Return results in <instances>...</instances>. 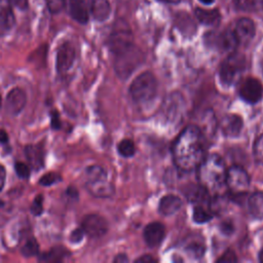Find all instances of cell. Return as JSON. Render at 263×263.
I'll return each mask as SVG.
<instances>
[{
	"label": "cell",
	"mask_w": 263,
	"mask_h": 263,
	"mask_svg": "<svg viewBox=\"0 0 263 263\" xmlns=\"http://www.w3.org/2000/svg\"><path fill=\"white\" fill-rule=\"evenodd\" d=\"M194 14L201 24L206 26L217 25L221 18V14L217 9H204L196 7L194 9Z\"/></svg>",
	"instance_id": "obj_22"
},
{
	"label": "cell",
	"mask_w": 263,
	"mask_h": 263,
	"mask_svg": "<svg viewBox=\"0 0 263 263\" xmlns=\"http://www.w3.org/2000/svg\"><path fill=\"white\" fill-rule=\"evenodd\" d=\"M46 4L51 13H59L66 5V0H46Z\"/></svg>",
	"instance_id": "obj_35"
},
{
	"label": "cell",
	"mask_w": 263,
	"mask_h": 263,
	"mask_svg": "<svg viewBox=\"0 0 263 263\" xmlns=\"http://www.w3.org/2000/svg\"><path fill=\"white\" fill-rule=\"evenodd\" d=\"M238 93L245 102L249 104H256L262 98L263 86L258 79L254 77H247L239 83Z\"/></svg>",
	"instance_id": "obj_8"
},
{
	"label": "cell",
	"mask_w": 263,
	"mask_h": 263,
	"mask_svg": "<svg viewBox=\"0 0 263 263\" xmlns=\"http://www.w3.org/2000/svg\"><path fill=\"white\" fill-rule=\"evenodd\" d=\"M242 128V119L236 114L225 115L221 121V129L225 136L236 137Z\"/></svg>",
	"instance_id": "obj_17"
},
{
	"label": "cell",
	"mask_w": 263,
	"mask_h": 263,
	"mask_svg": "<svg viewBox=\"0 0 263 263\" xmlns=\"http://www.w3.org/2000/svg\"><path fill=\"white\" fill-rule=\"evenodd\" d=\"M235 7L242 11L255 12L263 9V0H233Z\"/></svg>",
	"instance_id": "obj_25"
},
{
	"label": "cell",
	"mask_w": 263,
	"mask_h": 263,
	"mask_svg": "<svg viewBox=\"0 0 263 263\" xmlns=\"http://www.w3.org/2000/svg\"><path fill=\"white\" fill-rule=\"evenodd\" d=\"M157 80L151 72L141 73L135 78L129 87L133 100L139 104L147 103L154 99L157 92Z\"/></svg>",
	"instance_id": "obj_4"
},
{
	"label": "cell",
	"mask_w": 263,
	"mask_h": 263,
	"mask_svg": "<svg viewBox=\"0 0 263 263\" xmlns=\"http://www.w3.org/2000/svg\"><path fill=\"white\" fill-rule=\"evenodd\" d=\"M182 206V199L175 194L164 195L158 205V211L163 216H170L177 213Z\"/></svg>",
	"instance_id": "obj_19"
},
{
	"label": "cell",
	"mask_w": 263,
	"mask_h": 263,
	"mask_svg": "<svg viewBox=\"0 0 263 263\" xmlns=\"http://www.w3.org/2000/svg\"><path fill=\"white\" fill-rule=\"evenodd\" d=\"M221 230L225 234H230L233 231V226H232V224L230 222H224L221 225Z\"/></svg>",
	"instance_id": "obj_41"
},
{
	"label": "cell",
	"mask_w": 263,
	"mask_h": 263,
	"mask_svg": "<svg viewBox=\"0 0 263 263\" xmlns=\"http://www.w3.org/2000/svg\"><path fill=\"white\" fill-rule=\"evenodd\" d=\"M61 181V176L57 173H47L45 175H43L40 180H39V183L43 186H50L57 182H60Z\"/></svg>",
	"instance_id": "obj_30"
},
{
	"label": "cell",
	"mask_w": 263,
	"mask_h": 263,
	"mask_svg": "<svg viewBox=\"0 0 263 263\" xmlns=\"http://www.w3.org/2000/svg\"><path fill=\"white\" fill-rule=\"evenodd\" d=\"M143 235L146 243L151 248H155L162 242L165 235V227L160 222L149 223L145 227Z\"/></svg>",
	"instance_id": "obj_14"
},
{
	"label": "cell",
	"mask_w": 263,
	"mask_h": 263,
	"mask_svg": "<svg viewBox=\"0 0 263 263\" xmlns=\"http://www.w3.org/2000/svg\"><path fill=\"white\" fill-rule=\"evenodd\" d=\"M84 184L87 191L96 197H110L114 193V186L108 180L106 171L100 165H90L84 172Z\"/></svg>",
	"instance_id": "obj_3"
},
{
	"label": "cell",
	"mask_w": 263,
	"mask_h": 263,
	"mask_svg": "<svg viewBox=\"0 0 263 263\" xmlns=\"http://www.w3.org/2000/svg\"><path fill=\"white\" fill-rule=\"evenodd\" d=\"M69 13L79 24L88 22V7L84 0H66Z\"/></svg>",
	"instance_id": "obj_16"
},
{
	"label": "cell",
	"mask_w": 263,
	"mask_h": 263,
	"mask_svg": "<svg viewBox=\"0 0 263 263\" xmlns=\"http://www.w3.org/2000/svg\"><path fill=\"white\" fill-rule=\"evenodd\" d=\"M233 33L238 41V44H248L255 36L256 27L254 22L249 17H242L237 21Z\"/></svg>",
	"instance_id": "obj_11"
},
{
	"label": "cell",
	"mask_w": 263,
	"mask_h": 263,
	"mask_svg": "<svg viewBox=\"0 0 263 263\" xmlns=\"http://www.w3.org/2000/svg\"><path fill=\"white\" fill-rule=\"evenodd\" d=\"M0 105H1V96H0Z\"/></svg>",
	"instance_id": "obj_50"
},
{
	"label": "cell",
	"mask_w": 263,
	"mask_h": 263,
	"mask_svg": "<svg viewBox=\"0 0 263 263\" xmlns=\"http://www.w3.org/2000/svg\"><path fill=\"white\" fill-rule=\"evenodd\" d=\"M21 252L26 257L36 256L39 253V245L34 237L29 238L22 247Z\"/></svg>",
	"instance_id": "obj_28"
},
{
	"label": "cell",
	"mask_w": 263,
	"mask_h": 263,
	"mask_svg": "<svg viewBox=\"0 0 263 263\" xmlns=\"http://www.w3.org/2000/svg\"><path fill=\"white\" fill-rule=\"evenodd\" d=\"M262 71H263V61H262Z\"/></svg>",
	"instance_id": "obj_49"
},
{
	"label": "cell",
	"mask_w": 263,
	"mask_h": 263,
	"mask_svg": "<svg viewBox=\"0 0 263 263\" xmlns=\"http://www.w3.org/2000/svg\"><path fill=\"white\" fill-rule=\"evenodd\" d=\"M205 157L202 133L196 125L186 126L173 145V158L181 171L196 170Z\"/></svg>",
	"instance_id": "obj_1"
},
{
	"label": "cell",
	"mask_w": 263,
	"mask_h": 263,
	"mask_svg": "<svg viewBox=\"0 0 263 263\" xmlns=\"http://www.w3.org/2000/svg\"><path fill=\"white\" fill-rule=\"evenodd\" d=\"M25 154L27 159L34 170H39L43 166L44 161V150L41 144L28 145L25 148Z\"/></svg>",
	"instance_id": "obj_18"
},
{
	"label": "cell",
	"mask_w": 263,
	"mask_h": 263,
	"mask_svg": "<svg viewBox=\"0 0 263 263\" xmlns=\"http://www.w3.org/2000/svg\"><path fill=\"white\" fill-rule=\"evenodd\" d=\"M237 258L234 254L233 251L231 250H227L218 260L217 262H236Z\"/></svg>",
	"instance_id": "obj_36"
},
{
	"label": "cell",
	"mask_w": 263,
	"mask_h": 263,
	"mask_svg": "<svg viewBox=\"0 0 263 263\" xmlns=\"http://www.w3.org/2000/svg\"><path fill=\"white\" fill-rule=\"evenodd\" d=\"M75 60V49L70 42H64L58 48L55 67L59 73L63 74L70 70Z\"/></svg>",
	"instance_id": "obj_10"
},
{
	"label": "cell",
	"mask_w": 263,
	"mask_h": 263,
	"mask_svg": "<svg viewBox=\"0 0 263 263\" xmlns=\"http://www.w3.org/2000/svg\"><path fill=\"white\" fill-rule=\"evenodd\" d=\"M160 2H163V3H168V4H177L179 3L181 0H158Z\"/></svg>",
	"instance_id": "obj_46"
},
{
	"label": "cell",
	"mask_w": 263,
	"mask_h": 263,
	"mask_svg": "<svg viewBox=\"0 0 263 263\" xmlns=\"http://www.w3.org/2000/svg\"><path fill=\"white\" fill-rule=\"evenodd\" d=\"M8 142V135L4 129H0V143H7Z\"/></svg>",
	"instance_id": "obj_44"
},
{
	"label": "cell",
	"mask_w": 263,
	"mask_h": 263,
	"mask_svg": "<svg viewBox=\"0 0 263 263\" xmlns=\"http://www.w3.org/2000/svg\"><path fill=\"white\" fill-rule=\"evenodd\" d=\"M31 212L35 216H40L43 213V195L42 194H38L35 197L31 205Z\"/></svg>",
	"instance_id": "obj_33"
},
{
	"label": "cell",
	"mask_w": 263,
	"mask_h": 263,
	"mask_svg": "<svg viewBox=\"0 0 263 263\" xmlns=\"http://www.w3.org/2000/svg\"><path fill=\"white\" fill-rule=\"evenodd\" d=\"M186 251L193 257H201L204 253V246L199 241H191L187 245Z\"/></svg>",
	"instance_id": "obj_29"
},
{
	"label": "cell",
	"mask_w": 263,
	"mask_h": 263,
	"mask_svg": "<svg viewBox=\"0 0 263 263\" xmlns=\"http://www.w3.org/2000/svg\"><path fill=\"white\" fill-rule=\"evenodd\" d=\"M26 105V93L22 88H12L6 97V109L12 115L20 114Z\"/></svg>",
	"instance_id": "obj_15"
},
{
	"label": "cell",
	"mask_w": 263,
	"mask_h": 263,
	"mask_svg": "<svg viewBox=\"0 0 263 263\" xmlns=\"http://www.w3.org/2000/svg\"><path fill=\"white\" fill-rule=\"evenodd\" d=\"M141 61V54L138 53V51L132 46L127 50L116 54L115 71L119 77L126 78L138 67Z\"/></svg>",
	"instance_id": "obj_7"
},
{
	"label": "cell",
	"mask_w": 263,
	"mask_h": 263,
	"mask_svg": "<svg viewBox=\"0 0 263 263\" xmlns=\"http://www.w3.org/2000/svg\"><path fill=\"white\" fill-rule=\"evenodd\" d=\"M254 156L257 162L263 163V134L255 142Z\"/></svg>",
	"instance_id": "obj_32"
},
{
	"label": "cell",
	"mask_w": 263,
	"mask_h": 263,
	"mask_svg": "<svg viewBox=\"0 0 263 263\" xmlns=\"http://www.w3.org/2000/svg\"><path fill=\"white\" fill-rule=\"evenodd\" d=\"M65 255H62V253L60 252V250L54 249L51 250L50 252L47 253H43L42 256H40V260L42 261H50V262H57V261H62L63 257Z\"/></svg>",
	"instance_id": "obj_31"
},
{
	"label": "cell",
	"mask_w": 263,
	"mask_h": 263,
	"mask_svg": "<svg viewBox=\"0 0 263 263\" xmlns=\"http://www.w3.org/2000/svg\"><path fill=\"white\" fill-rule=\"evenodd\" d=\"M50 124L53 129H59L61 127V119L60 114L57 110H52L50 112Z\"/></svg>",
	"instance_id": "obj_37"
},
{
	"label": "cell",
	"mask_w": 263,
	"mask_h": 263,
	"mask_svg": "<svg viewBox=\"0 0 263 263\" xmlns=\"http://www.w3.org/2000/svg\"><path fill=\"white\" fill-rule=\"evenodd\" d=\"M199 1H200L201 3H203V4H206V5H208V4H212L215 0H199Z\"/></svg>",
	"instance_id": "obj_47"
},
{
	"label": "cell",
	"mask_w": 263,
	"mask_h": 263,
	"mask_svg": "<svg viewBox=\"0 0 263 263\" xmlns=\"http://www.w3.org/2000/svg\"><path fill=\"white\" fill-rule=\"evenodd\" d=\"M10 4L21 10H24L28 6V0H8Z\"/></svg>",
	"instance_id": "obj_39"
},
{
	"label": "cell",
	"mask_w": 263,
	"mask_h": 263,
	"mask_svg": "<svg viewBox=\"0 0 263 263\" xmlns=\"http://www.w3.org/2000/svg\"><path fill=\"white\" fill-rule=\"evenodd\" d=\"M81 227L84 233L89 237L99 238L108 231V222L104 217L98 214H90L84 217Z\"/></svg>",
	"instance_id": "obj_9"
},
{
	"label": "cell",
	"mask_w": 263,
	"mask_h": 263,
	"mask_svg": "<svg viewBox=\"0 0 263 263\" xmlns=\"http://www.w3.org/2000/svg\"><path fill=\"white\" fill-rule=\"evenodd\" d=\"M14 25L12 5L8 0H0V29L8 30Z\"/></svg>",
	"instance_id": "obj_21"
},
{
	"label": "cell",
	"mask_w": 263,
	"mask_h": 263,
	"mask_svg": "<svg viewBox=\"0 0 263 263\" xmlns=\"http://www.w3.org/2000/svg\"><path fill=\"white\" fill-rule=\"evenodd\" d=\"M118 152L121 156L123 157H130L135 154L136 152V147L135 144L132 140L129 139H123L117 146Z\"/></svg>",
	"instance_id": "obj_27"
},
{
	"label": "cell",
	"mask_w": 263,
	"mask_h": 263,
	"mask_svg": "<svg viewBox=\"0 0 263 263\" xmlns=\"http://www.w3.org/2000/svg\"><path fill=\"white\" fill-rule=\"evenodd\" d=\"M259 260H260V262L263 263V250L259 253Z\"/></svg>",
	"instance_id": "obj_48"
},
{
	"label": "cell",
	"mask_w": 263,
	"mask_h": 263,
	"mask_svg": "<svg viewBox=\"0 0 263 263\" xmlns=\"http://www.w3.org/2000/svg\"><path fill=\"white\" fill-rule=\"evenodd\" d=\"M67 194L70 195L71 197H77L78 196V192L76 190V188L74 187H69L67 190Z\"/></svg>",
	"instance_id": "obj_45"
},
{
	"label": "cell",
	"mask_w": 263,
	"mask_h": 263,
	"mask_svg": "<svg viewBox=\"0 0 263 263\" xmlns=\"http://www.w3.org/2000/svg\"><path fill=\"white\" fill-rule=\"evenodd\" d=\"M14 170H15V173L16 175L20 177V178H23V179H27L29 176H30V167L28 164L22 162V161H17L15 162L14 164Z\"/></svg>",
	"instance_id": "obj_34"
},
{
	"label": "cell",
	"mask_w": 263,
	"mask_h": 263,
	"mask_svg": "<svg viewBox=\"0 0 263 263\" xmlns=\"http://www.w3.org/2000/svg\"><path fill=\"white\" fill-rule=\"evenodd\" d=\"M109 45L110 49L112 50V52L115 53V55L127 50L133 46L130 32L126 29L115 31L110 36Z\"/></svg>",
	"instance_id": "obj_12"
},
{
	"label": "cell",
	"mask_w": 263,
	"mask_h": 263,
	"mask_svg": "<svg viewBox=\"0 0 263 263\" xmlns=\"http://www.w3.org/2000/svg\"><path fill=\"white\" fill-rule=\"evenodd\" d=\"M198 168V180L208 192L220 193L226 187L227 168L223 158L218 154L205 156Z\"/></svg>",
	"instance_id": "obj_2"
},
{
	"label": "cell",
	"mask_w": 263,
	"mask_h": 263,
	"mask_svg": "<svg viewBox=\"0 0 263 263\" xmlns=\"http://www.w3.org/2000/svg\"><path fill=\"white\" fill-rule=\"evenodd\" d=\"M127 261H128V258L125 254H119L114 259V262H116V263H122V262H127Z\"/></svg>",
	"instance_id": "obj_43"
},
{
	"label": "cell",
	"mask_w": 263,
	"mask_h": 263,
	"mask_svg": "<svg viewBox=\"0 0 263 263\" xmlns=\"http://www.w3.org/2000/svg\"><path fill=\"white\" fill-rule=\"evenodd\" d=\"M6 179V171L2 164H0V191L3 189Z\"/></svg>",
	"instance_id": "obj_42"
},
{
	"label": "cell",
	"mask_w": 263,
	"mask_h": 263,
	"mask_svg": "<svg viewBox=\"0 0 263 263\" xmlns=\"http://www.w3.org/2000/svg\"><path fill=\"white\" fill-rule=\"evenodd\" d=\"M186 196L191 202L204 203L209 199V192L205 188L200 186H190L186 190Z\"/></svg>",
	"instance_id": "obj_23"
},
{
	"label": "cell",
	"mask_w": 263,
	"mask_h": 263,
	"mask_svg": "<svg viewBox=\"0 0 263 263\" xmlns=\"http://www.w3.org/2000/svg\"><path fill=\"white\" fill-rule=\"evenodd\" d=\"M135 262H138V263H155L156 259H154L150 255H144V256L138 258Z\"/></svg>",
	"instance_id": "obj_40"
},
{
	"label": "cell",
	"mask_w": 263,
	"mask_h": 263,
	"mask_svg": "<svg viewBox=\"0 0 263 263\" xmlns=\"http://www.w3.org/2000/svg\"><path fill=\"white\" fill-rule=\"evenodd\" d=\"M246 59L241 53L238 52H230V54L224 60L221 64L219 76L222 83L226 85H230L235 78L239 75L240 72L245 69Z\"/></svg>",
	"instance_id": "obj_5"
},
{
	"label": "cell",
	"mask_w": 263,
	"mask_h": 263,
	"mask_svg": "<svg viewBox=\"0 0 263 263\" xmlns=\"http://www.w3.org/2000/svg\"><path fill=\"white\" fill-rule=\"evenodd\" d=\"M210 43L215 44L219 49L226 52H232L238 45V41L233 33V31L227 30L221 32L217 35H212L210 38Z\"/></svg>",
	"instance_id": "obj_13"
},
{
	"label": "cell",
	"mask_w": 263,
	"mask_h": 263,
	"mask_svg": "<svg viewBox=\"0 0 263 263\" xmlns=\"http://www.w3.org/2000/svg\"><path fill=\"white\" fill-rule=\"evenodd\" d=\"M249 210L253 217L263 218V192H255L249 198Z\"/></svg>",
	"instance_id": "obj_24"
},
{
	"label": "cell",
	"mask_w": 263,
	"mask_h": 263,
	"mask_svg": "<svg viewBox=\"0 0 263 263\" xmlns=\"http://www.w3.org/2000/svg\"><path fill=\"white\" fill-rule=\"evenodd\" d=\"M89 11L96 21H106L111 12V6L108 0H89Z\"/></svg>",
	"instance_id": "obj_20"
},
{
	"label": "cell",
	"mask_w": 263,
	"mask_h": 263,
	"mask_svg": "<svg viewBox=\"0 0 263 263\" xmlns=\"http://www.w3.org/2000/svg\"><path fill=\"white\" fill-rule=\"evenodd\" d=\"M226 187L233 195L245 194L250 187V177L248 173L238 165H232L227 170Z\"/></svg>",
	"instance_id": "obj_6"
},
{
	"label": "cell",
	"mask_w": 263,
	"mask_h": 263,
	"mask_svg": "<svg viewBox=\"0 0 263 263\" xmlns=\"http://www.w3.org/2000/svg\"><path fill=\"white\" fill-rule=\"evenodd\" d=\"M192 218L196 223H205L213 218V213L203 203H199L195 205Z\"/></svg>",
	"instance_id": "obj_26"
},
{
	"label": "cell",
	"mask_w": 263,
	"mask_h": 263,
	"mask_svg": "<svg viewBox=\"0 0 263 263\" xmlns=\"http://www.w3.org/2000/svg\"><path fill=\"white\" fill-rule=\"evenodd\" d=\"M84 234H85V233H84V230L82 229V227L76 228V229L71 233V235H70V240H71L72 242H74V243L79 242V241L82 240Z\"/></svg>",
	"instance_id": "obj_38"
}]
</instances>
